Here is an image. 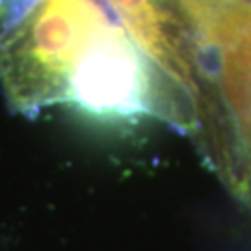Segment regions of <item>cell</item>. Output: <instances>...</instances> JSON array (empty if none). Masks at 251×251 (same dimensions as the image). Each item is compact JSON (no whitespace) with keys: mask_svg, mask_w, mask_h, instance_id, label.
Listing matches in <instances>:
<instances>
[{"mask_svg":"<svg viewBox=\"0 0 251 251\" xmlns=\"http://www.w3.org/2000/svg\"><path fill=\"white\" fill-rule=\"evenodd\" d=\"M62 104L100 126H136L145 117L188 132L198 126L194 91L164 71L126 32L108 23L73 65Z\"/></svg>","mask_w":251,"mask_h":251,"instance_id":"1","label":"cell"},{"mask_svg":"<svg viewBox=\"0 0 251 251\" xmlns=\"http://www.w3.org/2000/svg\"><path fill=\"white\" fill-rule=\"evenodd\" d=\"M108 23H123L106 0H41L0 41V90L19 114L60 104L73 65Z\"/></svg>","mask_w":251,"mask_h":251,"instance_id":"2","label":"cell"},{"mask_svg":"<svg viewBox=\"0 0 251 251\" xmlns=\"http://www.w3.org/2000/svg\"><path fill=\"white\" fill-rule=\"evenodd\" d=\"M117 11L126 32L164 71L182 80L196 93L192 65L179 37L173 34L170 13L160 0H106Z\"/></svg>","mask_w":251,"mask_h":251,"instance_id":"3","label":"cell"},{"mask_svg":"<svg viewBox=\"0 0 251 251\" xmlns=\"http://www.w3.org/2000/svg\"><path fill=\"white\" fill-rule=\"evenodd\" d=\"M41 0H0V21L6 28H15V23H21L36 8Z\"/></svg>","mask_w":251,"mask_h":251,"instance_id":"4","label":"cell"}]
</instances>
